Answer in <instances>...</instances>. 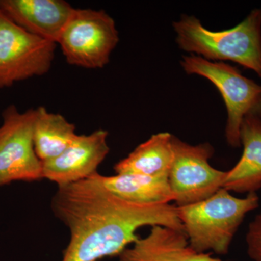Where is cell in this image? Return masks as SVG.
<instances>
[{
  "label": "cell",
  "instance_id": "5",
  "mask_svg": "<svg viewBox=\"0 0 261 261\" xmlns=\"http://www.w3.org/2000/svg\"><path fill=\"white\" fill-rule=\"evenodd\" d=\"M119 42L116 23L104 10L75 9L58 44L70 65L102 68Z\"/></svg>",
  "mask_w": 261,
  "mask_h": 261
},
{
  "label": "cell",
  "instance_id": "16",
  "mask_svg": "<svg viewBox=\"0 0 261 261\" xmlns=\"http://www.w3.org/2000/svg\"><path fill=\"white\" fill-rule=\"evenodd\" d=\"M247 255L254 261H261V213L248 226L246 234Z\"/></svg>",
  "mask_w": 261,
  "mask_h": 261
},
{
  "label": "cell",
  "instance_id": "3",
  "mask_svg": "<svg viewBox=\"0 0 261 261\" xmlns=\"http://www.w3.org/2000/svg\"><path fill=\"white\" fill-rule=\"evenodd\" d=\"M258 206L257 193L240 198L221 188L202 202L176 207L190 246L200 253L224 255L245 216Z\"/></svg>",
  "mask_w": 261,
  "mask_h": 261
},
{
  "label": "cell",
  "instance_id": "9",
  "mask_svg": "<svg viewBox=\"0 0 261 261\" xmlns=\"http://www.w3.org/2000/svg\"><path fill=\"white\" fill-rule=\"evenodd\" d=\"M107 130L99 129L89 135H77L64 152L58 157L42 162V178L58 186L87 179L110 152Z\"/></svg>",
  "mask_w": 261,
  "mask_h": 261
},
{
  "label": "cell",
  "instance_id": "10",
  "mask_svg": "<svg viewBox=\"0 0 261 261\" xmlns=\"http://www.w3.org/2000/svg\"><path fill=\"white\" fill-rule=\"evenodd\" d=\"M73 10L63 0H0V10L13 22L57 44Z\"/></svg>",
  "mask_w": 261,
  "mask_h": 261
},
{
  "label": "cell",
  "instance_id": "2",
  "mask_svg": "<svg viewBox=\"0 0 261 261\" xmlns=\"http://www.w3.org/2000/svg\"><path fill=\"white\" fill-rule=\"evenodd\" d=\"M178 47L207 61H229L261 78V10L254 9L236 27L221 32L205 29L200 20L183 15L173 22Z\"/></svg>",
  "mask_w": 261,
  "mask_h": 261
},
{
  "label": "cell",
  "instance_id": "7",
  "mask_svg": "<svg viewBox=\"0 0 261 261\" xmlns=\"http://www.w3.org/2000/svg\"><path fill=\"white\" fill-rule=\"evenodd\" d=\"M56 45L27 32L0 10V89L47 73Z\"/></svg>",
  "mask_w": 261,
  "mask_h": 261
},
{
  "label": "cell",
  "instance_id": "6",
  "mask_svg": "<svg viewBox=\"0 0 261 261\" xmlns=\"http://www.w3.org/2000/svg\"><path fill=\"white\" fill-rule=\"evenodd\" d=\"M173 161L168 181L177 207L197 203L222 188L226 171L213 167L211 144L191 145L173 135Z\"/></svg>",
  "mask_w": 261,
  "mask_h": 261
},
{
  "label": "cell",
  "instance_id": "1",
  "mask_svg": "<svg viewBox=\"0 0 261 261\" xmlns=\"http://www.w3.org/2000/svg\"><path fill=\"white\" fill-rule=\"evenodd\" d=\"M51 209L70 231L61 261L118 256L140 238L137 231L142 226H163L184 231L176 206L123 200L94 176L58 186Z\"/></svg>",
  "mask_w": 261,
  "mask_h": 261
},
{
  "label": "cell",
  "instance_id": "4",
  "mask_svg": "<svg viewBox=\"0 0 261 261\" xmlns=\"http://www.w3.org/2000/svg\"><path fill=\"white\" fill-rule=\"evenodd\" d=\"M180 64L187 73L207 79L219 91L227 110L226 140L231 147H240L245 117L250 114L261 117V85L224 62L207 61L192 54L184 56Z\"/></svg>",
  "mask_w": 261,
  "mask_h": 261
},
{
  "label": "cell",
  "instance_id": "8",
  "mask_svg": "<svg viewBox=\"0 0 261 261\" xmlns=\"http://www.w3.org/2000/svg\"><path fill=\"white\" fill-rule=\"evenodd\" d=\"M35 109L20 113L15 106L5 108L0 126V187L13 181L42 179V161L33 141Z\"/></svg>",
  "mask_w": 261,
  "mask_h": 261
},
{
  "label": "cell",
  "instance_id": "15",
  "mask_svg": "<svg viewBox=\"0 0 261 261\" xmlns=\"http://www.w3.org/2000/svg\"><path fill=\"white\" fill-rule=\"evenodd\" d=\"M77 135L75 125L64 116L49 112L44 107L35 109L33 141L36 154L42 162L60 155Z\"/></svg>",
  "mask_w": 261,
  "mask_h": 261
},
{
  "label": "cell",
  "instance_id": "13",
  "mask_svg": "<svg viewBox=\"0 0 261 261\" xmlns=\"http://www.w3.org/2000/svg\"><path fill=\"white\" fill-rule=\"evenodd\" d=\"M172 137L168 132L152 135L136 147L126 159L115 165L116 174L168 177L173 161Z\"/></svg>",
  "mask_w": 261,
  "mask_h": 261
},
{
  "label": "cell",
  "instance_id": "11",
  "mask_svg": "<svg viewBox=\"0 0 261 261\" xmlns=\"http://www.w3.org/2000/svg\"><path fill=\"white\" fill-rule=\"evenodd\" d=\"M119 261H223L212 253H200L190 246L185 231L163 226H152L118 255Z\"/></svg>",
  "mask_w": 261,
  "mask_h": 261
},
{
  "label": "cell",
  "instance_id": "12",
  "mask_svg": "<svg viewBox=\"0 0 261 261\" xmlns=\"http://www.w3.org/2000/svg\"><path fill=\"white\" fill-rule=\"evenodd\" d=\"M241 159L226 171L222 188L236 193H257L261 189V117L248 115L240 129Z\"/></svg>",
  "mask_w": 261,
  "mask_h": 261
},
{
  "label": "cell",
  "instance_id": "14",
  "mask_svg": "<svg viewBox=\"0 0 261 261\" xmlns=\"http://www.w3.org/2000/svg\"><path fill=\"white\" fill-rule=\"evenodd\" d=\"M93 176L103 186L120 198L141 204H169L173 201L168 177L140 174Z\"/></svg>",
  "mask_w": 261,
  "mask_h": 261
}]
</instances>
